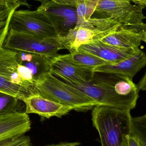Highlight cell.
<instances>
[{"instance_id":"obj_30","label":"cell","mask_w":146,"mask_h":146,"mask_svg":"<svg viewBox=\"0 0 146 146\" xmlns=\"http://www.w3.org/2000/svg\"></svg>"},{"instance_id":"obj_2","label":"cell","mask_w":146,"mask_h":146,"mask_svg":"<svg viewBox=\"0 0 146 146\" xmlns=\"http://www.w3.org/2000/svg\"><path fill=\"white\" fill-rule=\"evenodd\" d=\"M92 115L101 146H128L132 133L130 111L98 105L94 106Z\"/></svg>"},{"instance_id":"obj_23","label":"cell","mask_w":146,"mask_h":146,"mask_svg":"<svg viewBox=\"0 0 146 146\" xmlns=\"http://www.w3.org/2000/svg\"><path fill=\"white\" fill-rule=\"evenodd\" d=\"M31 139L29 136L23 135L16 138L6 146H31Z\"/></svg>"},{"instance_id":"obj_29","label":"cell","mask_w":146,"mask_h":146,"mask_svg":"<svg viewBox=\"0 0 146 146\" xmlns=\"http://www.w3.org/2000/svg\"><path fill=\"white\" fill-rule=\"evenodd\" d=\"M141 40H142V41L145 42L146 43V30L143 32Z\"/></svg>"},{"instance_id":"obj_20","label":"cell","mask_w":146,"mask_h":146,"mask_svg":"<svg viewBox=\"0 0 146 146\" xmlns=\"http://www.w3.org/2000/svg\"><path fill=\"white\" fill-rule=\"evenodd\" d=\"M19 100L14 96L0 92V115L23 112L20 110Z\"/></svg>"},{"instance_id":"obj_17","label":"cell","mask_w":146,"mask_h":146,"mask_svg":"<svg viewBox=\"0 0 146 146\" xmlns=\"http://www.w3.org/2000/svg\"><path fill=\"white\" fill-rule=\"evenodd\" d=\"M59 56L77 66L92 70L100 66L110 64L108 62L94 55L77 50L70 52V54H67L59 55Z\"/></svg>"},{"instance_id":"obj_9","label":"cell","mask_w":146,"mask_h":146,"mask_svg":"<svg viewBox=\"0 0 146 146\" xmlns=\"http://www.w3.org/2000/svg\"><path fill=\"white\" fill-rule=\"evenodd\" d=\"M121 25L120 22L111 18H91L80 27L69 31L72 42L70 52L77 50L83 44L101 40L117 30Z\"/></svg>"},{"instance_id":"obj_26","label":"cell","mask_w":146,"mask_h":146,"mask_svg":"<svg viewBox=\"0 0 146 146\" xmlns=\"http://www.w3.org/2000/svg\"><path fill=\"white\" fill-rule=\"evenodd\" d=\"M128 146H141L139 141L132 133L129 139Z\"/></svg>"},{"instance_id":"obj_5","label":"cell","mask_w":146,"mask_h":146,"mask_svg":"<svg viewBox=\"0 0 146 146\" xmlns=\"http://www.w3.org/2000/svg\"><path fill=\"white\" fill-rule=\"evenodd\" d=\"M3 47L14 51L44 55L50 58L58 56L63 49L57 37L47 38L9 30Z\"/></svg>"},{"instance_id":"obj_28","label":"cell","mask_w":146,"mask_h":146,"mask_svg":"<svg viewBox=\"0 0 146 146\" xmlns=\"http://www.w3.org/2000/svg\"><path fill=\"white\" fill-rule=\"evenodd\" d=\"M135 4H141L144 7H146V0H130Z\"/></svg>"},{"instance_id":"obj_8","label":"cell","mask_w":146,"mask_h":146,"mask_svg":"<svg viewBox=\"0 0 146 146\" xmlns=\"http://www.w3.org/2000/svg\"><path fill=\"white\" fill-rule=\"evenodd\" d=\"M9 30L44 37H57L54 28L49 21L37 9L34 11L15 10L10 19Z\"/></svg>"},{"instance_id":"obj_21","label":"cell","mask_w":146,"mask_h":146,"mask_svg":"<svg viewBox=\"0 0 146 146\" xmlns=\"http://www.w3.org/2000/svg\"><path fill=\"white\" fill-rule=\"evenodd\" d=\"M131 128L141 146H146V115L132 118Z\"/></svg>"},{"instance_id":"obj_24","label":"cell","mask_w":146,"mask_h":146,"mask_svg":"<svg viewBox=\"0 0 146 146\" xmlns=\"http://www.w3.org/2000/svg\"><path fill=\"white\" fill-rule=\"evenodd\" d=\"M2 1H5L11 3H19L21 4V5H25L29 8L31 7V5H29L27 3V0H2ZM33 1L39 2L42 3V4L50 0H33Z\"/></svg>"},{"instance_id":"obj_6","label":"cell","mask_w":146,"mask_h":146,"mask_svg":"<svg viewBox=\"0 0 146 146\" xmlns=\"http://www.w3.org/2000/svg\"><path fill=\"white\" fill-rule=\"evenodd\" d=\"M130 0H98L92 18H111L122 25L141 26L146 16L143 13L145 7L133 4Z\"/></svg>"},{"instance_id":"obj_27","label":"cell","mask_w":146,"mask_h":146,"mask_svg":"<svg viewBox=\"0 0 146 146\" xmlns=\"http://www.w3.org/2000/svg\"><path fill=\"white\" fill-rule=\"evenodd\" d=\"M137 86L139 90L146 91V72Z\"/></svg>"},{"instance_id":"obj_10","label":"cell","mask_w":146,"mask_h":146,"mask_svg":"<svg viewBox=\"0 0 146 146\" xmlns=\"http://www.w3.org/2000/svg\"><path fill=\"white\" fill-rule=\"evenodd\" d=\"M25 113L36 114L45 118L52 117H61L76 108L50 100L42 96L37 92L32 93L25 98Z\"/></svg>"},{"instance_id":"obj_4","label":"cell","mask_w":146,"mask_h":146,"mask_svg":"<svg viewBox=\"0 0 146 146\" xmlns=\"http://www.w3.org/2000/svg\"><path fill=\"white\" fill-rule=\"evenodd\" d=\"M19 64L17 51L0 48V92L23 101L36 90L20 78L17 72Z\"/></svg>"},{"instance_id":"obj_16","label":"cell","mask_w":146,"mask_h":146,"mask_svg":"<svg viewBox=\"0 0 146 146\" xmlns=\"http://www.w3.org/2000/svg\"><path fill=\"white\" fill-rule=\"evenodd\" d=\"M16 51L19 64L25 66L31 71L36 83L44 75L50 72L52 58L40 54Z\"/></svg>"},{"instance_id":"obj_25","label":"cell","mask_w":146,"mask_h":146,"mask_svg":"<svg viewBox=\"0 0 146 146\" xmlns=\"http://www.w3.org/2000/svg\"><path fill=\"white\" fill-rule=\"evenodd\" d=\"M80 145V143L78 142H61L58 144H50L44 146H78Z\"/></svg>"},{"instance_id":"obj_18","label":"cell","mask_w":146,"mask_h":146,"mask_svg":"<svg viewBox=\"0 0 146 146\" xmlns=\"http://www.w3.org/2000/svg\"><path fill=\"white\" fill-rule=\"evenodd\" d=\"M21 4L11 3L0 0V48L3 47L9 31L11 16Z\"/></svg>"},{"instance_id":"obj_7","label":"cell","mask_w":146,"mask_h":146,"mask_svg":"<svg viewBox=\"0 0 146 146\" xmlns=\"http://www.w3.org/2000/svg\"><path fill=\"white\" fill-rule=\"evenodd\" d=\"M37 9L49 21L57 37L66 36L77 25V9L74 0H50Z\"/></svg>"},{"instance_id":"obj_22","label":"cell","mask_w":146,"mask_h":146,"mask_svg":"<svg viewBox=\"0 0 146 146\" xmlns=\"http://www.w3.org/2000/svg\"><path fill=\"white\" fill-rule=\"evenodd\" d=\"M17 72L22 80L35 87L36 81L33 78L32 73L29 69L25 66L19 64L17 68Z\"/></svg>"},{"instance_id":"obj_1","label":"cell","mask_w":146,"mask_h":146,"mask_svg":"<svg viewBox=\"0 0 146 146\" xmlns=\"http://www.w3.org/2000/svg\"><path fill=\"white\" fill-rule=\"evenodd\" d=\"M88 83L66 82L98 102L120 110L131 111L135 107L139 90L133 80L122 75L108 74Z\"/></svg>"},{"instance_id":"obj_19","label":"cell","mask_w":146,"mask_h":146,"mask_svg":"<svg viewBox=\"0 0 146 146\" xmlns=\"http://www.w3.org/2000/svg\"><path fill=\"white\" fill-rule=\"evenodd\" d=\"M77 13V25L75 28L80 27L91 19L94 13L98 0H74Z\"/></svg>"},{"instance_id":"obj_13","label":"cell","mask_w":146,"mask_h":146,"mask_svg":"<svg viewBox=\"0 0 146 146\" xmlns=\"http://www.w3.org/2000/svg\"><path fill=\"white\" fill-rule=\"evenodd\" d=\"M77 50L94 55L108 62L110 64H113L133 56L140 49L136 50L118 48L98 40L91 43L83 44Z\"/></svg>"},{"instance_id":"obj_12","label":"cell","mask_w":146,"mask_h":146,"mask_svg":"<svg viewBox=\"0 0 146 146\" xmlns=\"http://www.w3.org/2000/svg\"><path fill=\"white\" fill-rule=\"evenodd\" d=\"M146 24L141 26L121 25L115 31L101 39L105 43L122 48L139 50Z\"/></svg>"},{"instance_id":"obj_14","label":"cell","mask_w":146,"mask_h":146,"mask_svg":"<svg viewBox=\"0 0 146 146\" xmlns=\"http://www.w3.org/2000/svg\"><path fill=\"white\" fill-rule=\"evenodd\" d=\"M28 114L15 112L0 115V142L25 135L31 129Z\"/></svg>"},{"instance_id":"obj_15","label":"cell","mask_w":146,"mask_h":146,"mask_svg":"<svg viewBox=\"0 0 146 146\" xmlns=\"http://www.w3.org/2000/svg\"><path fill=\"white\" fill-rule=\"evenodd\" d=\"M146 66L145 53L140 50L130 58L113 64H106L94 68V72L122 75L133 78L139 71Z\"/></svg>"},{"instance_id":"obj_3","label":"cell","mask_w":146,"mask_h":146,"mask_svg":"<svg viewBox=\"0 0 146 146\" xmlns=\"http://www.w3.org/2000/svg\"><path fill=\"white\" fill-rule=\"evenodd\" d=\"M38 92L50 100L76 108V110L91 109L99 104L68 83L60 80L49 72L36 82Z\"/></svg>"},{"instance_id":"obj_11","label":"cell","mask_w":146,"mask_h":146,"mask_svg":"<svg viewBox=\"0 0 146 146\" xmlns=\"http://www.w3.org/2000/svg\"><path fill=\"white\" fill-rule=\"evenodd\" d=\"M50 73L65 82L86 83L92 81L95 72L92 69L82 68L58 56L51 59Z\"/></svg>"}]
</instances>
